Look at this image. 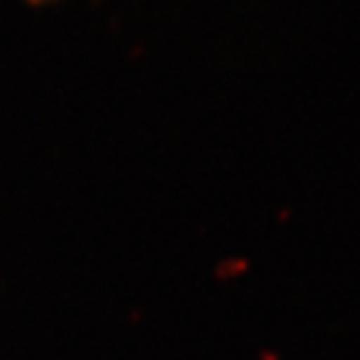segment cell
Masks as SVG:
<instances>
[{"mask_svg":"<svg viewBox=\"0 0 360 360\" xmlns=\"http://www.w3.org/2000/svg\"><path fill=\"white\" fill-rule=\"evenodd\" d=\"M31 5H45V3H49V0H28Z\"/></svg>","mask_w":360,"mask_h":360,"instance_id":"6da1fadb","label":"cell"}]
</instances>
